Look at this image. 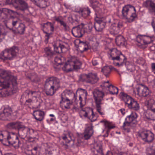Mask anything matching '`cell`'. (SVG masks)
Listing matches in <instances>:
<instances>
[{
	"instance_id": "b9f144b4",
	"label": "cell",
	"mask_w": 155,
	"mask_h": 155,
	"mask_svg": "<svg viewBox=\"0 0 155 155\" xmlns=\"http://www.w3.org/2000/svg\"><path fill=\"white\" fill-rule=\"evenodd\" d=\"M145 5L147 8L151 12H153L155 14V5L148 0L146 2V3H145Z\"/></svg>"
},
{
	"instance_id": "1f68e13d",
	"label": "cell",
	"mask_w": 155,
	"mask_h": 155,
	"mask_svg": "<svg viewBox=\"0 0 155 155\" xmlns=\"http://www.w3.org/2000/svg\"><path fill=\"white\" fill-rule=\"evenodd\" d=\"M38 7L41 8H45L50 5L48 0H31Z\"/></svg>"
},
{
	"instance_id": "4dcf8cb0",
	"label": "cell",
	"mask_w": 155,
	"mask_h": 155,
	"mask_svg": "<svg viewBox=\"0 0 155 155\" xmlns=\"http://www.w3.org/2000/svg\"><path fill=\"white\" fill-rule=\"evenodd\" d=\"M106 23L105 21L101 19H96L94 22V28L97 31H101L106 27Z\"/></svg>"
},
{
	"instance_id": "60d3db41",
	"label": "cell",
	"mask_w": 155,
	"mask_h": 155,
	"mask_svg": "<svg viewBox=\"0 0 155 155\" xmlns=\"http://www.w3.org/2000/svg\"><path fill=\"white\" fill-rule=\"evenodd\" d=\"M113 68L112 67H110V66H105L104 68H102V73L105 75L106 77H108L110 74Z\"/></svg>"
},
{
	"instance_id": "3957f363",
	"label": "cell",
	"mask_w": 155,
	"mask_h": 155,
	"mask_svg": "<svg viewBox=\"0 0 155 155\" xmlns=\"http://www.w3.org/2000/svg\"><path fill=\"white\" fill-rule=\"evenodd\" d=\"M5 25L14 33L22 34L25 32L26 26L20 19L16 17H10L5 21Z\"/></svg>"
},
{
	"instance_id": "cb8c5ba5",
	"label": "cell",
	"mask_w": 155,
	"mask_h": 155,
	"mask_svg": "<svg viewBox=\"0 0 155 155\" xmlns=\"http://www.w3.org/2000/svg\"><path fill=\"white\" fill-rule=\"evenodd\" d=\"M138 116L136 112H131L130 115L128 116L125 119V121L123 123V127L126 129L128 127H130L135 123L137 119Z\"/></svg>"
},
{
	"instance_id": "5bb4252c",
	"label": "cell",
	"mask_w": 155,
	"mask_h": 155,
	"mask_svg": "<svg viewBox=\"0 0 155 155\" xmlns=\"http://www.w3.org/2000/svg\"><path fill=\"white\" fill-rule=\"evenodd\" d=\"M93 95L95 100V103H96L97 110L100 114H102L101 105H102V101L105 95L104 92L102 91L96 89L93 91Z\"/></svg>"
},
{
	"instance_id": "7c38bea8",
	"label": "cell",
	"mask_w": 155,
	"mask_h": 155,
	"mask_svg": "<svg viewBox=\"0 0 155 155\" xmlns=\"http://www.w3.org/2000/svg\"><path fill=\"white\" fill-rule=\"evenodd\" d=\"M4 4L11 5L18 10L24 11L28 9V5L23 0H3Z\"/></svg>"
},
{
	"instance_id": "6da1fadb",
	"label": "cell",
	"mask_w": 155,
	"mask_h": 155,
	"mask_svg": "<svg viewBox=\"0 0 155 155\" xmlns=\"http://www.w3.org/2000/svg\"><path fill=\"white\" fill-rule=\"evenodd\" d=\"M18 91L17 78L10 71L1 69L0 71V96L2 97H9Z\"/></svg>"
},
{
	"instance_id": "277c9868",
	"label": "cell",
	"mask_w": 155,
	"mask_h": 155,
	"mask_svg": "<svg viewBox=\"0 0 155 155\" xmlns=\"http://www.w3.org/2000/svg\"><path fill=\"white\" fill-rule=\"evenodd\" d=\"M60 86V81L57 77H51L46 80L44 85V91L48 96H53Z\"/></svg>"
},
{
	"instance_id": "7402d4cb",
	"label": "cell",
	"mask_w": 155,
	"mask_h": 155,
	"mask_svg": "<svg viewBox=\"0 0 155 155\" xmlns=\"http://www.w3.org/2000/svg\"><path fill=\"white\" fill-rule=\"evenodd\" d=\"M86 32V28L83 23L74 27L71 30V33L75 38H81L83 37Z\"/></svg>"
},
{
	"instance_id": "836d02e7",
	"label": "cell",
	"mask_w": 155,
	"mask_h": 155,
	"mask_svg": "<svg viewBox=\"0 0 155 155\" xmlns=\"http://www.w3.org/2000/svg\"><path fill=\"white\" fill-rule=\"evenodd\" d=\"M115 42L117 46L119 47H125L127 44L125 38L121 35H119L116 38Z\"/></svg>"
},
{
	"instance_id": "83f0119b",
	"label": "cell",
	"mask_w": 155,
	"mask_h": 155,
	"mask_svg": "<svg viewBox=\"0 0 155 155\" xmlns=\"http://www.w3.org/2000/svg\"><path fill=\"white\" fill-rule=\"evenodd\" d=\"M93 133H94V130H93V127L92 124L91 123L87 124L83 133V137L84 139L87 140L90 139L93 135Z\"/></svg>"
},
{
	"instance_id": "e575fe53",
	"label": "cell",
	"mask_w": 155,
	"mask_h": 155,
	"mask_svg": "<svg viewBox=\"0 0 155 155\" xmlns=\"http://www.w3.org/2000/svg\"><path fill=\"white\" fill-rule=\"evenodd\" d=\"M33 116L35 119L38 121H41L44 118L45 113L41 110H36L33 112Z\"/></svg>"
},
{
	"instance_id": "8d00e7d4",
	"label": "cell",
	"mask_w": 155,
	"mask_h": 155,
	"mask_svg": "<svg viewBox=\"0 0 155 155\" xmlns=\"http://www.w3.org/2000/svg\"><path fill=\"white\" fill-rule=\"evenodd\" d=\"M55 64L58 65H62L65 64L66 62V59L63 56H57L55 57L54 60Z\"/></svg>"
},
{
	"instance_id": "52a82bcc",
	"label": "cell",
	"mask_w": 155,
	"mask_h": 155,
	"mask_svg": "<svg viewBox=\"0 0 155 155\" xmlns=\"http://www.w3.org/2000/svg\"><path fill=\"white\" fill-rule=\"evenodd\" d=\"M82 63L78 58L72 57L66 61L63 67V70L68 72L76 71L80 69Z\"/></svg>"
},
{
	"instance_id": "7a4b0ae2",
	"label": "cell",
	"mask_w": 155,
	"mask_h": 155,
	"mask_svg": "<svg viewBox=\"0 0 155 155\" xmlns=\"http://www.w3.org/2000/svg\"><path fill=\"white\" fill-rule=\"evenodd\" d=\"M21 104L31 109L37 108L42 103L41 93L35 91L27 90L21 95Z\"/></svg>"
},
{
	"instance_id": "f35d334b",
	"label": "cell",
	"mask_w": 155,
	"mask_h": 155,
	"mask_svg": "<svg viewBox=\"0 0 155 155\" xmlns=\"http://www.w3.org/2000/svg\"><path fill=\"white\" fill-rule=\"evenodd\" d=\"M80 13L83 18H86L90 15V10L87 7H84L80 9Z\"/></svg>"
},
{
	"instance_id": "ac0fdd59",
	"label": "cell",
	"mask_w": 155,
	"mask_h": 155,
	"mask_svg": "<svg viewBox=\"0 0 155 155\" xmlns=\"http://www.w3.org/2000/svg\"><path fill=\"white\" fill-rule=\"evenodd\" d=\"M13 111L12 108L8 105H3L1 109V117L2 120H8L13 116Z\"/></svg>"
},
{
	"instance_id": "e0dca14e",
	"label": "cell",
	"mask_w": 155,
	"mask_h": 155,
	"mask_svg": "<svg viewBox=\"0 0 155 155\" xmlns=\"http://www.w3.org/2000/svg\"><path fill=\"white\" fill-rule=\"evenodd\" d=\"M61 141L65 147H69L74 145L75 138L71 133L65 132L61 136Z\"/></svg>"
},
{
	"instance_id": "681fc988",
	"label": "cell",
	"mask_w": 155,
	"mask_h": 155,
	"mask_svg": "<svg viewBox=\"0 0 155 155\" xmlns=\"http://www.w3.org/2000/svg\"></svg>"
},
{
	"instance_id": "44dd1931",
	"label": "cell",
	"mask_w": 155,
	"mask_h": 155,
	"mask_svg": "<svg viewBox=\"0 0 155 155\" xmlns=\"http://www.w3.org/2000/svg\"><path fill=\"white\" fill-rule=\"evenodd\" d=\"M140 138L147 143H150L154 140L155 136L152 131L149 130H144L139 133Z\"/></svg>"
},
{
	"instance_id": "bcb514c9",
	"label": "cell",
	"mask_w": 155,
	"mask_h": 155,
	"mask_svg": "<svg viewBox=\"0 0 155 155\" xmlns=\"http://www.w3.org/2000/svg\"><path fill=\"white\" fill-rule=\"evenodd\" d=\"M151 69L153 73L155 74V63H153L151 64Z\"/></svg>"
},
{
	"instance_id": "d590c367",
	"label": "cell",
	"mask_w": 155,
	"mask_h": 155,
	"mask_svg": "<svg viewBox=\"0 0 155 155\" xmlns=\"http://www.w3.org/2000/svg\"><path fill=\"white\" fill-rule=\"evenodd\" d=\"M92 151L95 154H103L101 144L98 143L94 144L92 147Z\"/></svg>"
},
{
	"instance_id": "ee69618b",
	"label": "cell",
	"mask_w": 155,
	"mask_h": 155,
	"mask_svg": "<svg viewBox=\"0 0 155 155\" xmlns=\"http://www.w3.org/2000/svg\"><path fill=\"white\" fill-rule=\"evenodd\" d=\"M47 122L49 124H54L57 122L56 117L54 114H49L47 120Z\"/></svg>"
},
{
	"instance_id": "603a6c76",
	"label": "cell",
	"mask_w": 155,
	"mask_h": 155,
	"mask_svg": "<svg viewBox=\"0 0 155 155\" xmlns=\"http://www.w3.org/2000/svg\"><path fill=\"white\" fill-rule=\"evenodd\" d=\"M8 146H11L15 148H18L20 145V141L18 137L15 133L9 132L8 137Z\"/></svg>"
},
{
	"instance_id": "30bf717a",
	"label": "cell",
	"mask_w": 155,
	"mask_h": 155,
	"mask_svg": "<svg viewBox=\"0 0 155 155\" xmlns=\"http://www.w3.org/2000/svg\"><path fill=\"white\" fill-rule=\"evenodd\" d=\"M87 92L82 88L78 89L75 94V102L78 107L82 108L86 105Z\"/></svg>"
},
{
	"instance_id": "2e32d148",
	"label": "cell",
	"mask_w": 155,
	"mask_h": 155,
	"mask_svg": "<svg viewBox=\"0 0 155 155\" xmlns=\"http://www.w3.org/2000/svg\"><path fill=\"white\" fill-rule=\"evenodd\" d=\"M79 81L81 82L94 84L98 81L99 78L96 73L91 72L87 74H81L79 77Z\"/></svg>"
},
{
	"instance_id": "f546056e",
	"label": "cell",
	"mask_w": 155,
	"mask_h": 155,
	"mask_svg": "<svg viewBox=\"0 0 155 155\" xmlns=\"http://www.w3.org/2000/svg\"><path fill=\"white\" fill-rule=\"evenodd\" d=\"M54 30V26L51 22H46L42 26V31L45 34L48 35V37H49L53 33Z\"/></svg>"
},
{
	"instance_id": "8fae6325",
	"label": "cell",
	"mask_w": 155,
	"mask_h": 155,
	"mask_svg": "<svg viewBox=\"0 0 155 155\" xmlns=\"http://www.w3.org/2000/svg\"><path fill=\"white\" fill-rule=\"evenodd\" d=\"M110 56L116 66H120L124 64L126 61V58L121 52L116 48L111 49Z\"/></svg>"
},
{
	"instance_id": "74e56055",
	"label": "cell",
	"mask_w": 155,
	"mask_h": 155,
	"mask_svg": "<svg viewBox=\"0 0 155 155\" xmlns=\"http://www.w3.org/2000/svg\"><path fill=\"white\" fill-rule=\"evenodd\" d=\"M145 117L151 120H155V111L149 109L145 111Z\"/></svg>"
},
{
	"instance_id": "f1b7e54d",
	"label": "cell",
	"mask_w": 155,
	"mask_h": 155,
	"mask_svg": "<svg viewBox=\"0 0 155 155\" xmlns=\"http://www.w3.org/2000/svg\"><path fill=\"white\" fill-rule=\"evenodd\" d=\"M136 40L141 45H147L152 42L153 40L152 38L149 36L139 35L137 37Z\"/></svg>"
},
{
	"instance_id": "8992f818",
	"label": "cell",
	"mask_w": 155,
	"mask_h": 155,
	"mask_svg": "<svg viewBox=\"0 0 155 155\" xmlns=\"http://www.w3.org/2000/svg\"><path fill=\"white\" fill-rule=\"evenodd\" d=\"M74 101H75V94L74 92L70 90H66L61 94V107L64 109H69Z\"/></svg>"
},
{
	"instance_id": "484cf974",
	"label": "cell",
	"mask_w": 155,
	"mask_h": 155,
	"mask_svg": "<svg viewBox=\"0 0 155 155\" xmlns=\"http://www.w3.org/2000/svg\"><path fill=\"white\" fill-rule=\"evenodd\" d=\"M103 89L107 91L109 93L112 95H117L118 93L119 89L117 87L110 84L109 82H105L101 85Z\"/></svg>"
},
{
	"instance_id": "ffe728a7",
	"label": "cell",
	"mask_w": 155,
	"mask_h": 155,
	"mask_svg": "<svg viewBox=\"0 0 155 155\" xmlns=\"http://www.w3.org/2000/svg\"><path fill=\"white\" fill-rule=\"evenodd\" d=\"M35 142H30V145H28L25 147V153L28 154H41V146L37 145Z\"/></svg>"
},
{
	"instance_id": "c3c4849f",
	"label": "cell",
	"mask_w": 155,
	"mask_h": 155,
	"mask_svg": "<svg viewBox=\"0 0 155 155\" xmlns=\"http://www.w3.org/2000/svg\"><path fill=\"white\" fill-rule=\"evenodd\" d=\"M149 1H150V2H152L154 5H155V0H149Z\"/></svg>"
},
{
	"instance_id": "7dc6e473",
	"label": "cell",
	"mask_w": 155,
	"mask_h": 155,
	"mask_svg": "<svg viewBox=\"0 0 155 155\" xmlns=\"http://www.w3.org/2000/svg\"><path fill=\"white\" fill-rule=\"evenodd\" d=\"M152 27H153V29L154 30V31L155 32V19L153 20V21H152Z\"/></svg>"
},
{
	"instance_id": "ab89813d",
	"label": "cell",
	"mask_w": 155,
	"mask_h": 155,
	"mask_svg": "<svg viewBox=\"0 0 155 155\" xmlns=\"http://www.w3.org/2000/svg\"><path fill=\"white\" fill-rule=\"evenodd\" d=\"M146 105L149 109L155 111V101L150 99L146 102Z\"/></svg>"
},
{
	"instance_id": "5b68a950",
	"label": "cell",
	"mask_w": 155,
	"mask_h": 155,
	"mask_svg": "<svg viewBox=\"0 0 155 155\" xmlns=\"http://www.w3.org/2000/svg\"><path fill=\"white\" fill-rule=\"evenodd\" d=\"M18 135L28 142H35L38 139V134L34 130L22 127L18 130Z\"/></svg>"
},
{
	"instance_id": "f6af8a7d",
	"label": "cell",
	"mask_w": 155,
	"mask_h": 155,
	"mask_svg": "<svg viewBox=\"0 0 155 155\" xmlns=\"http://www.w3.org/2000/svg\"><path fill=\"white\" fill-rule=\"evenodd\" d=\"M146 153L148 155H155V145H152L147 148Z\"/></svg>"
},
{
	"instance_id": "9c48e42d",
	"label": "cell",
	"mask_w": 155,
	"mask_h": 155,
	"mask_svg": "<svg viewBox=\"0 0 155 155\" xmlns=\"http://www.w3.org/2000/svg\"><path fill=\"white\" fill-rule=\"evenodd\" d=\"M18 52V48L15 46L5 49L1 53V59L3 61L11 60L17 57Z\"/></svg>"
},
{
	"instance_id": "7bdbcfd3",
	"label": "cell",
	"mask_w": 155,
	"mask_h": 155,
	"mask_svg": "<svg viewBox=\"0 0 155 155\" xmlns=\"http://www.w3.org/2000/svg\"><path fill=\"white\" fill-rule=\"evenodd\" d=\"M120 27L119 24H114L112 25L111 28V31L112 33H114V34H117L120 32Z\"/></svg>"
},
{
	"instance_id": "4316f807",
	"label": "cell",
	"mask_w": 155,
	"mask_h": 155,
	"mask_svg": "<svg viewBox=\"0 0 155 155\" xmlns=\"http://www.w3.org/2000/svg\"><path fill=\"white\" fill-rule=\"evenodd\" d=\"M74 44L80 52H85L89 48L88 45L86 42L81 41L79 40H76L74 41Z\"/></svg>"
},
{
	"instance_id": "9a60e30c",
	"label": "cell",
	"mask_w": 155,
	"mask_h": 155,
	"mask_svg": "<svg viewBox=\"0 0 155 155\" xmlns=\"http://www.w3.org/2000/svg\"><path fill=\"white\" fill-rule=\"evenodd\" d=\"M54 51L56 53L58 54L66 53L70 49L68 44L65 41L61 40H57L53 44Z\"/></svg>"
},
{
	"instance_id": "d6986e66",
	"label": "cell",
	"mask_w": 155,
	"mask_h": 155,
	"mask_svg": "<svg viewBox=\"0 0 155 155\" xmlns=\"http://www.w3.org/2000/svg\"><path fill=\"white\" fill-rule=\"evenodd\" d=\"M81 115L87 118L91 121H95L97 119L98 116L91 108L86 107L81 110Z\"/></svg>"
},
{
	"instance_id": "d4e9b609",
	"label": "cell",
	"mask_w": 155,
	"mask_h": 155,
	"mask_svg": "<svg viewBox=\"0 0 155 155\" xmlns=\"http://www.w3.org/2000/svg\"><path fill=\"white\" fill-rule=\"evenodd\" d=\"M135 88H136L137 94L140 97H147L150 93L149 89L142 84H137Z\"/></svg>"
},
{
	"instance_id": "ba28073f",
	"label": "cell",
	"mask_w": 155,
	"mask_h": 155,
	"mask_svg": "<svg viewBox=\"0 0 155 155\" xmlns=\"http://www.w3.org/2000/svg\"><path fill=\"white\" fill-rule=\"evenodd\" d=\"M120 97L130 109L135 111H137L140 109L138 103L129 95L124 92H121L120 94Z\"/></svg>"
},
{
	"instance_id": "d6a6232c",
	"label": "cell",
	"mask_w": 155,
	"mask_h": 155,
	"mask_svg": "<svg viewBox=\"0 0 155 155\" xmlns=\"http://www.w3.org/2000/svg\"><path fill=\"white\" fill-rule=\"evenodd\" d=\"M9 132L6 130H2L0 133V140L3 145L6 146H8V137Z\"/></svg>"
},
{
	"instance_id": "4fadbf2b",
	"label": "cell",
	"mask_w": 155,
	"mask_h": 155,
	"mask_svg": "<svg viewBox=\"0 0 155 155\" xmlns=\"http://www.w3.org/2000/svg\"><path fill=\"white\" fill-rule=\"evenodd\" d=\"M123 17L129 22L133 21L137 17V13L135 8L131 5H126L122 9Z\"/></svg>"
}]
</instances>
